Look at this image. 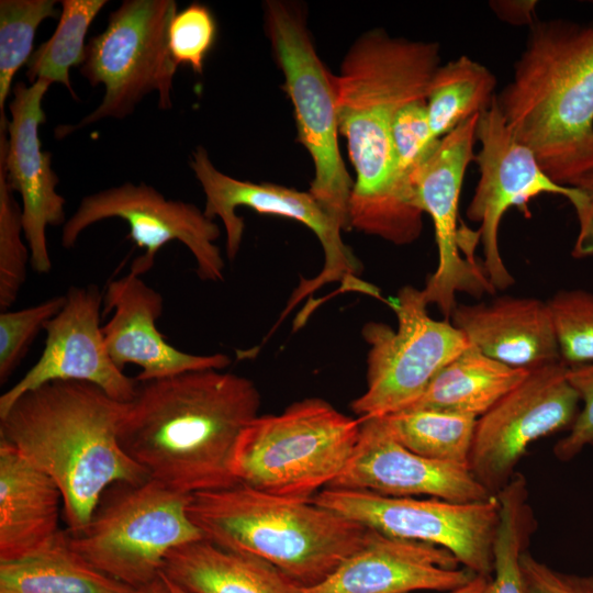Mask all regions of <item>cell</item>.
Wrapping results in <instances>:
<instances>
[{
	"label": "cell",
	"instance_id": "27",
	"mask_svg": "<svg viewBox=\"0 0 593 593\" xmlns=\"http://www.w3.org/2000/svg\"><path fill=\"white\" fill-rule=\"evenodd\" d=\"M496 78L481 63L461 55L434 72L426 96L433 135L441 138L485 111L496 97Z\"/></svg>",
	"mask_w": 593,
	"mask_h": 593
},
{
	"label": "cell",
	"instance_id": "37",
	"mask_svg": "<svg viewBox=\"0 0 593 593\" xmlns=\"http://www.w3.org/2000/svg\"><path fill=\"white\" fill-rule=\"evenodd\" d=\"M568 379L580 398L579 413L555 447L553 455L561 461L575 458L586 447L593 446V363L568 368Z\"/></svg>",
	"mask_w": 593,
	"mask_h": 593
},
{
	"label": "cell",
	"instance_id": "16",
	"mask_svg": "<svg viewBox=\"0 0 593 593\" xmlns=\"http://www.w3.org/2000/svg\"><path fill=\"white\" fill-rule=\"evenodd\" d=\"M475 115L440 138L437 148L413 178L418 204L433 221L438 265L423 290L427 304H435L445 318L458 304L457 292L479 298L494 293L483 267L461 256L463 227L459 228V198L467 168L474 161Z\"/></svg>",
	"mask_w": 593,
	"mask_h": 593
},
{
	"label": "cell",
	"instance_id": "31",
	"mask_svg": "<svg viewBox=\"0 0 593 593\" xmlns=\"http://www.w3.org/2000/svg\"><path fill=\"white\" fill-rule=\"evenodd\" d=\"M56 0L0 1V126L9 119L4 105L12 92L13 78L33 54V42L40 24L59 18Z\"/></svg>",
	"mask_w": 593,
	"mask_h": 593
},
{
	"label": "cell",
	"instance_id": "40",
	"mask_svg": "<svg viewBox=\"0 0 593 593\" xmlns=\"http://www.w3.org/2000/svg\"><path fill=\"white\" fill-rule=\"evenodd\" d=\"M449 593H491V578L473 575L465 585Z\"/></svg>",
	"mask_w": 593,
	"mask_h": 593
},
{
	"label": "cell",
	"instance_id": "19",
	"mask_svg": "<svg viewBox=\"0 0 593 593\" xmlns=\"http://www.w3.org/2000/svg\"><path fill=\"white\" fill-rule=\"evenodd\" d=\"M360 419L355 451L328 488L396 497L426 495L458 503L495 497L478 482L468 465L413 452L392 436L380 416Z\"/></svg>",
	"mask_w": 593,
	"mask_h": 593
},
{
	"label": "cell",
	"instance_id": "25",
	"mask_svg": "<svg viewBox=\"0 0 593 593\" xmlns=\"http://www.w3.org/2000/svg\"><path fill=\"white\" fill-rule=\"evenodd\" d=\"M528 372L494 360L470 344L404 410H433L479 418Z\"/></svg>",
	"mask_w": 593,
	"mask_h": 593
},
{
	"label": "cell",
	"instance_id": "12",
	"mask_svg": "<svg viewBox=\"0 0 593 593\" xmlns=\"http://www.w3.org/2000/svg\"><path fill=\"white\" fill-rule=\"evenodd\" d=\"M189 165L205 195L206 217H219L226 233V256L233 261L238 254L245 224L236 214L238 206L258 213L283 216L309 227L318 238L324 251V266L313 279H302L292 293L288 311L304 296L331 282H340L344 291H358L379 296V290L358 277L362 266L342 238V228L307 191L280 184L239 180L220 171L206 149L197 146Z\"/></svg>",
	"mask_w": 593,
	"mask_h": 593
},
{
	"label": "cell",
	"instance_id": "41",
	"mask_svg": "<svg viewBox=\"0 0 593 593\" xmlns=\"http://www.w3.org/2000/svg\"><path fill=\"white\" fill-rule=\"evenodd\" d=\"M133 593H171L168 579L161 572L152 582L135 589Z\"/></svg>",
	"mask_w": 593,
	"mask_h": 593
},
{
	"label": "cell",
	"instance_id": "30",
	"mask_svg": "<svg viewBox=\"0 0 593 593\" xmlns=\"http://www.w3.org/2000/svg\"><path fill=\"white\" fill-rule=\"evenodd\" d=\"M58 24L53 35L42 43L26 64L30 83L45 80L61 83L77 99L69 71L85 60L88 30L108 3L107 0H61Z\"/></svg>",
	"mask_w": 593,
	"mask_h": 593
},
{
	"label": "cell",
	"instance_id": "8",
	"mask_svg": "<svg viewBox=\"0 0 593 593\" xmlns=\"http://www.w3.org/2000/svg\"><path fill=\"white\" fill-rule=\"evenodd\" d=\"M175 0H124L111 12L107 27L89 38L80 74L92 87L104 86L100 104L79 122L59 125L63 138L101 120L125 119L150 92L158 108H172V83L178 66L169 48Z\"/></svg>",
	"mask_w": 593,
	"mask_h": 593
},
{
	"label": "cell",
	"instance_id": "29",
	"mask_svg": "<svg viewBox=\"0 0 593 593\" xmlns=\"http://www.w3.org/2000/svg\"><path fill=\"white\" fill-rule=\"evenodd\" d=\"M380 417L392 436L413 452L469 466L478 418L433 410H402Z\"/></svg>",
	"mask_w": 593,
	"mask_h": 593
},
{
	"label": "cell",
	"instance_id": "14",
	"mask_svg": "<svg viewBox=\"0 0 593 593\" xmlns=\"http://www.w3.org/2000/svg\"><path fill=\"white\" fill-rule=\"evenodd\" d=\"M107 219L125 221L130 227L128 238L145 250L134 259L130 271L138 276L146 273L160 248L178 240L193 255L201 280L224 279L225 262L214 243L221 230L194 204L167 199L144 182H125L83 197L63 225L61 245L74 247L85 230Z\"/></svg>",
	"mask_w": 593,
	"mask_h": 593
},
{
	"label": "cell",
	"instance_id": "3",
	"mask_svg": "<svg viewBox=\"0 0 593 593\" xmlns=\"http://www.w3.org/2000/svg\"><path fill=\"white\" fill-rule=\"evenodd\" d=\"M125 404L88 382L53 381L0 415V439L59 486L71 534L86 528L111 485L149 480L119 440Z\"/></svg>",
	"mask_w": 593,
	"mask_h": 593
},
{
	"label": "cell",
	"instance_id": "26",
	"mask_svg": "<svg viewBox=\"0 0 593 593\" xmlns=\"http://www.w3.org/2000/svg\"><path fill=\"white\" fill-rule=\"evenodd\" d=\"M126 585L97 570L68 544L66 530L43 550L14 561L0 562V593H133Z\"/></svg>",
	"mask_w": 593,
	"mask_h": 593
},
{
	"label": "cell",
	"instance_id": "21",
	"mask_svg": "<svg viewBox=\"0 0 593 593\" xmlns=\"http://www.w3.org/2000/svg\"><path fill=\"white\" fill-rule=\"evenodd\" d=\"M103 305V313L113 312L102 326L107 350L121 370L130 363L138 366V382L192 370H223L231 363L225 354L193 355L170 345L157 328L163 294L132 271L110 281Z\"/></svg>",
	"mask_w": 593,
	"mask_h": 593
},
{
	"label": "cell",
	"instance_id": "42",
	"mask_svg": "<svg viewBox=\"0 0 593 593\" xmlns=\"http://www.w3.org/2000/svg\"><path fill=\"white\" fill-rule=\"evenodd\" d=\"M577 189L582 190L593 202V172L584 178Z\"/></svg>",
	"mask_w": 593,
	"mask_h": 593
},
{
	"label": "cell",
	"instance_id": "2",
	"mask_svg": "<svg viewBox=\"0 0 593 593\" xmlns=\"http://www.w3.org/2000/svg\"><path fill=\"white\" fill-rule=\"evenodd\" d=\"M261 398L246 377L217 369L137 381L119 427L124 451L149 479L184 495L230 488L234 454Z\"/></svg>",
	"mask_w": 593,
	"mask_h": 593
},
{
	"label": "cell",
	"instance_id": "24",
	"mask_svg": "<svg viewBox=\"0 0 593 593\" xmlns=\"http://www.w3.org/2000/svg\"><path fill=\"white\" fill-rule=\"evenodd\" d=\"M163 573L191 593H302V588L272 564L206 540L174 549Z\"/></svg>",
	"mask_w": 593,
	"mask_h": 593
},
{
	"label": "cell",
	"instance_id": "22",
	"mask_svg": "<svg viewBox=\"0 0 593 593\" xmlns=\"http://www.w3.org/2000/svg\"><path fill=\"white\" fill-rule=\"evenodd\" d=\"M449 320L482 354L510 367L532 370L561 361L548 304L539 299L457 304Z\"/></svg>",
	"mask_w": 593,
	"mask_h": 593
},
{
	"label": "cell",
	"instance_id": "35",
	"mask_svg": "<svg viewBox=\"0 0 593 593\" xmlns=\"http://www.w3.org/2000/svg\"><path fill=\"white\" fill-rule=\"evenodd\" d=\"M392 139L400 174L413 184L415 174L440 141L432 133L426 99L411 101L396 112Z\"/></svg>",
	"mask_w": 593,
	"mask_h": 593
},
{
	"label": "cell",
	"instance_id": "7",
	"mask_svg": "<svg viewBox=\"0 0 593 593\" xmlns=\"http://www.w3.org/2000/svg\"><path fill=\"white\" fill-rule=\"evenodd\" d=\"M188 502L189 495L152 479L113 484L83 530H66L68 544L97 570L137 589L163 572L174 549L204 538Z\"/></svg>",
	"mask_w": 593,
	"mask_h": 593
},
{
	"label": "cell",
	"instance_id": "5",
	"mask_svg": "<svg viewBox=\"0 0 593 593\" xmlns=\"http://www.w3.org/2000/svg\"><path fill=\"white\" fill-rule=\"evenodd\" d=\"M188 513L206 540L257 557L301 588L325 580L368 532L311 500L282 499L240 483L189 495Z\"/></svg>",
	"mask_w": 593,
	"mask_h": 593
},
{
	"label": "cell",
	"instance_id": "39",
	"mask_svg": "<svg viewBox=\"0 0 593 593\" xmlns=\"http://www.w3.org/2000/svg\"><path fill=\"white\" fill-rule=\"evenodd\" d=\"M537 3L534 0H497L491 1L490 7L502 21L530 27L537 21Z\"/></svg>",
	"mask_w": 593,
	"mask_h": 593
},
{
	"label": "cell",
	"instance_id": "9",
	"mask_svg": "<svg viewBox=\"0 0 593 593\" xmlns=\"http://www.w3.org/2000/svg\"><path fill=\"white\" fill-rule=\"evenodd\" d=\"M265 24L295 116L298 141L314 165L309 192L342 231L350 230L354 188L338 145L333 75L316 53L304 15L293 4L268 1Z\"/></svg>",
	"mask_w": 593,
	"mask_h": 593
},
{
	"label": "cell",
	"instance_id": "15",
	"mask_svg": "<svg viewBox=\"0 0 593 593\" xmlns=\"http://www.w3.org/2000/svg\"><path fill=\"white\" fill-rule=\"evenodd\" d=\"M580 398L559 362L529 370L524 380L477 419L469 468L496 495L536 440L569 429Z\"/></svg>",
	"mask_w": 593,
	"mask_h": 593
},
{
	"label": "cell",
	"instance_id": "38",
	"mask_svg": "<svg viewBox=\"0 0 593 593\" xmlns=\"http://www.w3.org/2000/svg\"><path fill=\"white\" fill-rule=\"evenodd\" d=\"M522 569L527 593H593V575L559 571L528 550L522 556Z\"/></svg>",
	"mask_w": 593,
	"mask_h": 593
},
{
	"label": "cell",
	"instance_id": "13",
	"mask_svg": "<svg viewBox=\"0 0 593 593\" xmlns=\"http://www.w3.org/2000/svg\"><path fill=\"white\" fill-rule=\"evenodd\" d=\"M311 501L385 535L441 547L474 575H492L496 496L458 503L326 488Z\"/></svg>",
	"mask_w": 593,
	"mask_h": 593
},
{
	"label": "cell",
	"instance_id": "1",
	"mask_svg": "<svg viewBox=\"0 0 593 593\" xmlns=\"http://www.w3.org/2000/svg\"><path fill=\"white\" fill-rule=\"evenodd\" d=\"M440 66L437 42L362 34L333 75L339 134L357 178L349 201L350 228L395 245L414 243L423 231L415 189L401 174L392 139L396 112L426 99Z\"/></svg>",
	"mask_w": 593,
	"mask_h": 593
},
{
	"label": "cell",
	"instance_id": "23",
	"mask_svg": "<svg viewBox=\"0 0 593 593\" xmlns=\"http://www.w3.org/2000/svg\"><path fill=\"white\" fill-rule=\"evenodd\" d=\"M59 486L0 439V562L32 556L60 534Z\"/></svg>",
	"mask_w": 593,
	"mask_h": 593
},
{
	"label": "cell",
	"instance_id": "28",
	"mask_svg": "<svg viewBox=\"0 0 593 593\" xmlns=\"http://www.w3.org/2000/svg\"><path fill=\"white\" fill-rule=\"evenodd\" d=\"M525 477L517 472L495 495L499 523L493 544L491 593H527L522 556L536 529Z\"/></svg>",
	"mask_w": 593,
	"mask_h": 593
},
{
	"label": "cell",
	"instance_id": "32",
	"mask_svg": "<svg viewBox=\"0 0 593 593\" xmlns=\"http://www.w3.org/2000/svg\"><path fill=\"white\" fill-rule=\"evenodd\" d=\"M547 304L561 362L568 368L593 363V293L560 290Z\"/></svg>",
	"mask_w": 593,
	"mask_h": 593
},
{
	"label": "cell",
	"instance_id": "34",
	"mask_svg": "<svg viewBox=\"0 0 593 593\" xmlns=\"http://www.w3.org/2000/svg\"><path fill=\"white\" fill-rule=\"evenodd\" d=\"M65 294L35 305L0 314V383L3 384L25 357L31 344L63 307Z\"/></svg>",
	"mask_w": 593,
	"mask_h": 593
},
{
	"label": "cell",
	"instance_id": "20",
	"mask_svg": "<svg viewBox=\"0 0 593 593\" xmlns=\"http://www.w3.org/2000/svg\"><path fill=\"white\" fill-rule=\"evenodd\" d=\"M446 549L368 528L360 547L325 580L302 593L451 592L474 575Z\"/></svg>",
	"mask_w": 593,
	"mask_h": 593
},
{
	"label": "cell",
	"instance_id": "6",
	"mask_svg": "<svg viewBox=\"0 0 593 593\" xmlns=\"http://www.w3.org/2000/svg\"><path fill=\"white\" fill-rule=\"evenodd\" d=\"M360 425V418L320 398L294 402L277 415H258L238 439L235 480L273 496L310 501L343 472Z\"/></svg>",
	"mask_w": 593,
	"mask_h": 593
},
{
	"label": "cell",
	"instance_id": "10",
	"mask_svg": "<svg viewBox=\"0 0 593 593\" xmlns=\"http://www.w3.org/2000/svg\"><path fill=\"white\" fill-rule=\"evenodd\" d=\"M477 141L481 146L474 161L480 177L467 217L480 223L475 233L483 248L482 267L495 291L514 283L499 246L503 215L510 208L542 193L563 195L572 203L579 221L572 253L575 257L593 255V202L582 190L561 186L542 170L533 152L512 133L496 97L479 114Z\"/></svg>",
	"mask_w": 593,
	"mask_h": 593
},
{
	"label": "cell",
	"instance_id": "36",
	"mask_svg": "<svg viewBox=\"0 0 593 593\" xmlns=\"http://www.w3.org/2000/svg\"><path fill=\"white\" fill-rule=\"evenodd\" d=\"M217 27L212 11L194 2L177 12L169 25L168 41L177 66L203 72L204 61L216 41Z\"/></svg>",
	"mask_w": 593,
	"mask_h": 593
},
{
	"label": "cell",
	"instance_id": "4",
	"mask_svg": "<svg viewBox=\"0 0 593 593\" xmlns=\"http://www.w3.org/2000/svg\"><path fill=\"white\" fill-rule=\"evenodd\" d=\"M496 100L542 170L577 188L593 172V23L537 20Z\"/></svg>",
	"mask_w": 593,
	"mask_h": 593
},
{
	"label": "cell",
	"instance_id": "11",
	"mask_svg": "<svg viewBox=\"0 0 593 593\" xmlns=\"http://www.w3.org/2000/svg\"><path fill=\"white\" fill-rule=\"evenodd\" d=\"M391 306L398 317L395 329L369 322L361 332L370 348L366 391L351 403L359 418L404 410L470 345L450 320L428 314L422 289L403 287Z\"/></svg>",
	"mask_w": 593,
	"mask_h": 593
},
{
	"label": "cell",
	"instance_id": "18",
	"mask_svg": "<svg viewBox=\"0 0 593 593\" xmlns=\"http://www.w3.org/2000/svg\"><path fill=\"white\" fill-rule=\"evenodd\" d=\"M51 83L16 82L9 104L7 131H0V164L12 192L20 194L24 239L31 253L30 266L37 273L52 270L46 230L66 223V200L56 191L58 176L52 155L42 150L38 128L46 121L42 102Z\"/></svg>",
	"mask_w": 593,
	"mask_h": 593
},
{
	"label": "cell",
	"instance_id": "33",
	"mask_svg": "<svg viewBox=\"0 0 593 593\" xmlns=\"http://www.w3.org/2000/svg\"><path fill=\"white\" fill-rule=\"evenodd\" d=\"M22 209L0 164V310L8 311L26 280L31 253L23 240Z\"/></svg>",
	"mask_w": 593,
	"mask_h": 593
},
{
	"label": "cell",
	"instance_id": "17",
	"mask_svg": "<svg viewBox=\"0 0 593 593\" xmlns=\"http://www.w3.org/2000/svg\"><path fill=\"white\" fill-rule=\"evenodd\" d=\"M102 305L103 295L96 284L67 290L61 310L45 325L40 358L0 396V415L25 392L53 381L88 382L119 402L133 400L137 381L124 374L107 350Z\"/></svg>",
	"mask_w": 593,
	"mask_h": 593
},
{
	"label": "cell",
	"instance_id": "43",
	"mask_svg": "<svg viewBox=\"0 0 593 593\" xmlns=\"http://www.w3.org/2000/svg\"><path fill=\"white\" fill-rule=\"evenodd\" d=\"M166 577V575H165ZM167 578V577H166ZM168 579V578H167ZM168 582H169V586H170V591L171 593H191L184 589H182L181 586L175 584L174 582H171L169 579H168Z\"/></svg>",
	"mask_w": 593,
	"mask_h": 593
}]
</instances>
